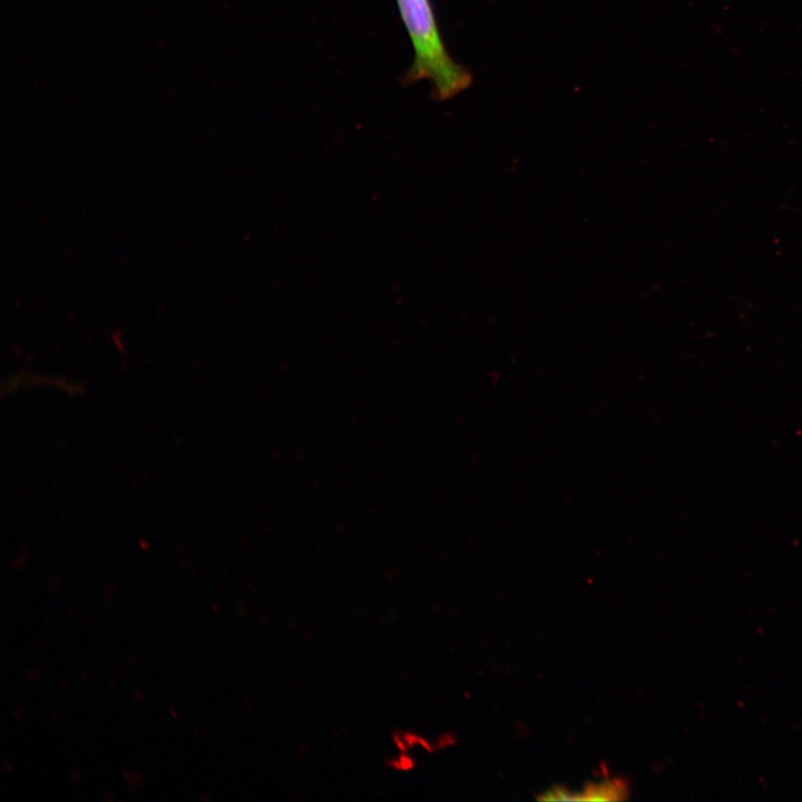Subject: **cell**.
Listing matches in <instances>:
<instances>
[{
    "instance_id": "obj_1",
    "label": "cell",
    "mask_w": 802,
    "mask_h": 802,
    "mask_svg": "<svg viewBox=\"0 0 802 802\" xmlns=\"http://www.w3.org/2000/svg\"><path fill=\"white\" fill-rule=\"evenodd\" d=\"M409 36L413 60L404 76L408 84L430 81L436 99L446 100L471 84L469 70L448 52L430 0H395Z\"/></svg>"
},
{
    "instance_id": "obj_2",
    "label": "cell",
    "mask_w": 802,
    "mask_h": 802,
    "mask_svg": "<svg viewBox=\"0 0 802 802\" xmlns=\"http://www.w3.org/2000/svg\"><path fill=\"white\" fill-rule=\"evenodd\" d=\"M627 789L624 782L615 779L600 783H591L580 792H570L561 786L552 788L538 796L545 801H614L626 798Z\"/></svg>"
}]
</instances>
